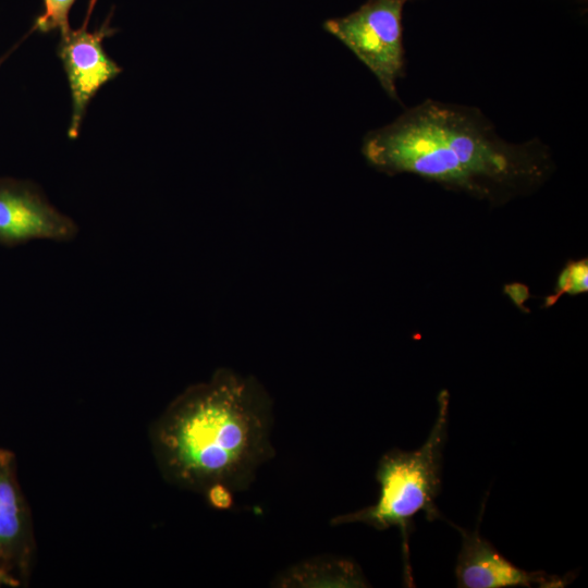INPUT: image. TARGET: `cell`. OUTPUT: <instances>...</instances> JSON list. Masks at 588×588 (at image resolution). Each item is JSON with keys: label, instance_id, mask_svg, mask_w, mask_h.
<instances>
[{"label": "cell", "instance_id": "7c38bea8", "mask_svg": "<svg viewBox=\"0 0 588 588\" xmlns=\"http://www.w3.org/2000/svg\"><path fill=\"white\" fill-rule=\"evenodd\" d=\"M205 493L209 503L217 509L225 510L233 503L232 490L223 485H213Z\"/></svg>", "mask_w": 588, "mask_h": 588}, {"label": "cell", "instance_id": "7a4b0ae2", "mask_svg": "<svg viewBox=\"0 0 588 588\" xmlns=\"http://www.w3.org/2000/svg\"><path fill=\"white\" fill-rule=\"evenodd\" d=\"M271 402L253 378L218 370L189 387L152 428V445L164 477L196 491L220 483L246 488L273 455Z\"/></svg>", "mask_w": 588, "mask_h": 588}, {"label": "cell", "instance_id": "52a82bcc", "mask_svg": "<svg viewBox=\"0 0 588 588\" xmlns=\"http://www.w3.org/2000/svg\"><path fill=\"white\" fill-rule=\"evenodd\" d=\"M462 536L457 556L456 586L462 588L564 587L567 580L542 571L528 572L503 556L478 527L468 531L452 524Z\"/></svg>", "mask_w": 588, "mask_h": 588}, {"label": "cell", "instance_id": "ba28073f", "mask_svg": "<svg viewBox=\"0 0 588 588\" xmlns=\"http://www.w3.org/2000/svg\"><path fill=\"white\" fill-rule=\"evenodd\" d=\"M33 551L30 512L17 481L15 456L0 449V571L27 577Z\"/></svg>", "mask_w": 588, "mask_h": 588}, {"label": "cell", "instance_id": "5bb4252c", "mask_svg": "<svg viewBox=\"0 0 588 588\" xmlns=\"http://www.w3.org/2000/svg\"><path fill=\"white\" fill-rule=\"evenodd\" d=\"M3 60H4V58H1V59H0V64H1V62H2Z\"/></svg>", "mask_w": 588, "mask_h": 588}, {"label": "cell", "instance_id": "5b68a950", "mask_svg": "<svg viewBox=\"0 0 588 588\" xmlns=\"http://www.w3.org/2000/svg\"><path fill=\"white\" fill-rule=\"evenodd\" d=\"M97 0H89L85 20L81 27L60 35L58 56L69 81L72 96V115L68 135L76 138L87 106L97 91L117 77L122 69L103 50L105 38L115 34L110 16L95 30L87 26Z\"/></svg>", "mask_w": 588, "mask_h": 588}, {"label": "cell", "instance_id": "3957f363", "mask_svg": "<svg viewBox=\"0 0 588 588\" xmlns=\"http://www.w3.org/2000/svg\"><path fill=\"white\" fill-rule=\"evenodd\" d=\"M433 427L425 443L415 451L399 449L387 452L379 461L376 479L380 493L373 505L339 515L331 525L364 523L378 530L399 527L403 536L404 551L412 518L422 512L432 522L442 518L436 505L441 489L442 451L448 431L449 396L443 391Z\"/></svg>", "mask_w": 588, "mask_h": 588}, {"label": "cell", "instance_id": "4fadbf2b", "mask_svg": "<svg viewBox=\"0 0 588 588\" xmlns=\"http://www.w3.org/2000/svg\"><path fill=\"white\" fill-rule=\"evenodd\" d=\"M20 584L17 578L0 571V585L19 586Z\"/></svg>", "mask_w": 588, "mask_h": 588}, {"label": "cell", "instance_id": "9c48e42d", "mask_svg": "<svg viewBox=\"0 0 588 588\" xmlns=\"http://www.w3.org/2000/svg\"><path fill=\"white\" fill-rule=\"evenodd\" d=\"M335 584L338 586H365L358 569L346 561H334L320 564H308L298 567L287 575L283 584Z\"/></svg>", "mask_w": 588, "mask_h": 588}, {"label": "cell", "instance_id": "8992f818", "mask_svg": "<svg viewBox=\"0 0 588 588\" xmlns=\"http://www.w3.org/2000/svg\"><path fill=\"white\" fill-rule=\"evenodd\" d=\"M73 219L57 209L41 188L27 180L0 177V244L14 247L35 240L72 241Z\"/></svg>", "mask_w": 588, "mask_h": 588}, {"label": "cell", "instance_id": "30bf717a", "mask_svg": "<svg viewBox=\"0 0 588 588\" xmlns=\"http://www.w3.org/2000/svg\"><path fill=\"white\" fill-rule=\"evenodd\" d=\"M588 291V260H568L558 277L555 291L544 301V306L554 305L563 294L578 295Z\"/></svg>", "mask_w": 588, "mask_h": 588}, {"label": "cell", "instance_id": "8fae6325", "mask_svg": "<svg viewBox=\"0 0 588 588\" xmlns=\"http://www.w3.org/2000/svg\"><path fill=\"white\" fill-rule=\"evenodd\" d=\"M44 11L39 14L32 27L40 33L59 32L60 35L71 29L69 14L76 0H42Z\"/></svg>", "mask_w": 588, "mask_h": 588}, {"label": "cell", "instance_id": "6da1fadb", "mask_svg": "<svg viewBox=\"0 0 588 588\" xmlns=\"http://www.w3.org/2000/svg\"><path fill=\"white\" fill-rule=\"evenodd\" d=\"M362 154L379 172L417 175L491 206L532 194L555 169L539 138L505 140L480 109L432 99L369 131Z\"/></svg>", "mask_w": 588, "mask_h": 588}, {"label": "cell", "instance_id": "277c9868", "mask_svg": "<svg viewBox=\"0 0 588 588\" xmlns=\"http://www.w3.org/2000/svg\"><path fill=\"white\" fill-rule=\"evenodd\" d=\"M409 0H367L345 16L326 20L340 40L377 77L390 99L401 102L396 83L405 74L403 10Z\"/></svg>", "mask_w": 588, "mask_h": 588}]
</instances>
